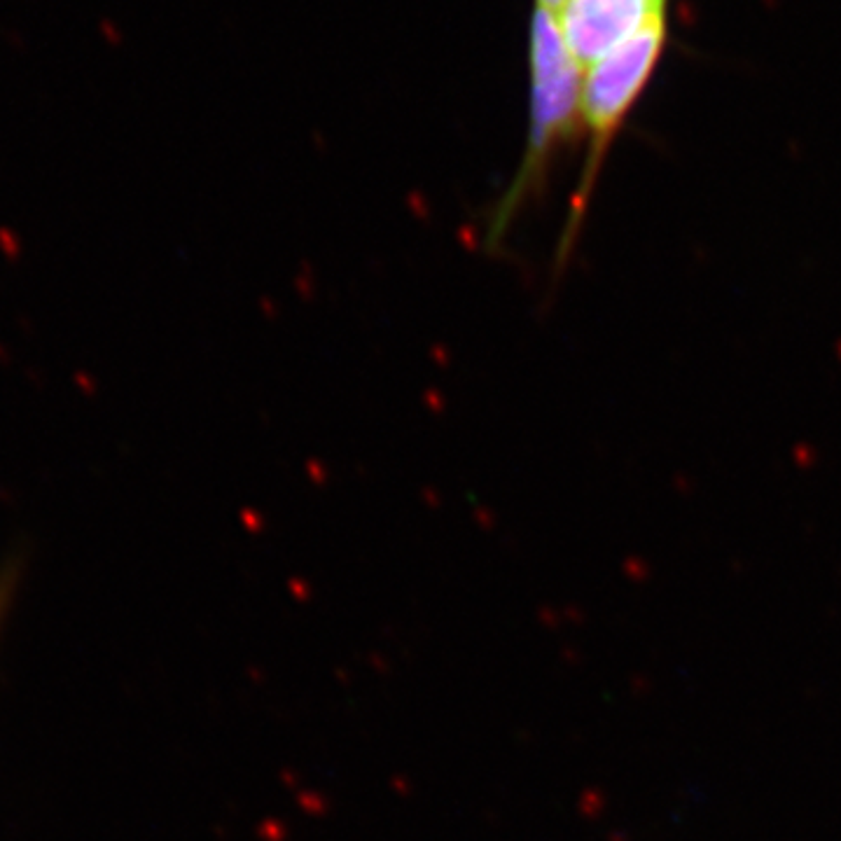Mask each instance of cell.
<instances>
[{"label": "cell", "instance_id": "cell-2", "mask_svg": "<svg viewBox=\"0 0 841 841\" xmlns=\"http://www.w3.org/2000/svg\"><path fill=\"white\" fill-rule=\"evenodd\" d=\"M669 24L666 14L652 19L645 28H640L629 40L617 45L606 57L594 61L584 68L582 75V101H580V117H582V134L587 136V157L582 175L570 199L568 220L559 239L554 255V271L561 274L565 262L570 259L575 243L582 232L589 204L594 189L599 185L603 164L617 134L622 131L624 122L636 108L643 91L659 66L664 47H666Z\"/></svg>", "mask_w": 841, "mask_h": 841}, {"label": "cell", "instance_id": "cell-4", "mask_svg": "<svg viewBox=\"0 0 841 841\" xmlns=\"http://www.w3.org/2000/svg\"><path fill=\"white\" fill-rule=\"evenodd\" d=\"M14 589H17V570H14V565H7V568L0 570V626H3L7 610L12 606Z\"/></svg>", "mask_w": 841, "mask_h": 841}, {"label": "cell", "instance_id": "cell-5", "mask_svg": "<svg viewBox=\"0 0 841 841\" xmlns=\"http://www.w3.org/2000/svg\"><path fill=\"white\" fill-rule=\"evenodd\" d=\"M563 5V0H535V7H542L547 12H556Z\"/></svg>", "mask_w": 841, "mask_h": 841}, {"label": "cell", "instance_id": "cell-1", "mask_svg": "<svg viewBox=\"0 0 841 841\" xmlns=\"http://www.w3.org/2000/svg\"><path fill=\"white\" fill-rule=\"evenodd\" d=\"M531 105L522 164L486 225V248L500 246L522 211L545 192L559 152L582 134V66L570 54L554 12L535 7L529 30Z\"/></svg>", "mask_w": 841, "mask_h": 841}, {"label": "cell", "instance_id": "cell-3", "mask_svg": "<svg viewBox=\"0 0 841 841\" xmlns=\"http://www.w3.org/2000/svg\"><path fill=\"white\" fill-rule=\"evenodd\" d=\"M666 7L669 0H563L554 17L563 42L584 71L652 19L664 17Z\"/></svg>", "mask_w": 841, "mask_h": 841}]
</instances>
